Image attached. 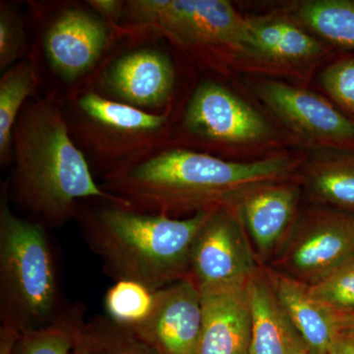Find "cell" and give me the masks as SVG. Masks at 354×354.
Listing matches in <instances>:
<instances>
[{"label":"cell","instance_id":"21","mask_svg":"<svg viewBox=\"0 0 354 354\" xmlns=\"http://www.w3.org/2000/svg\"><path fill=\"white\" fill-rule=\"evenodd\" d=\"M297 17L333 46L354 51V0H309Z\"/></svg>","mask_w":354,"mask_h":354},{"label":"cell","instance_id":"23","mask_svg":"<svg viewBox=\"0 0 354 354\" xmlns=\"http://www.w3.org/2000/svg\"><path fill=\"white\" fill-rule=\"evenodd\" d=\"M88 354H158L129 328L108 316L97 315L84 326Z\"/></svg>","mask_w":354,"mask_h":354},{"label":"cell","instance_id":"19","mask_svg":"<svg viewBox=\"0 0 354 354\" xmlns=\"http://www.w3.org/2000/svg\"><path fill=\"white\" fill-rule=\"evenodd\" d=\"M305 185L320 207L354 215V152L314 160L307 171Z\"/></svg>","mask_w":354,"mask_h":354},{"label":"cell","instance_id":"29","mask_svg":"<svg viewBox=\"0 0 354 354\" xmlns=\"http://www.w3.org/2000/svg\"><path fill=\"white\" fill-rule=\"evenodd\" d=\"M21 332L12 326L1 324L0 326V354H13Z\"/></svg>","mask_w":354,"mask_h":354},{"label":"cell","instance_id":"10","mask_svg":"<svg viewBox=\"0 0 354 354\" xmlns=\"http://www.w3.org/2000/svg\"><path fill=\"white\" fill-rule=\"evenodd\" d=\"M300 187L288 180L255 184L227 203L241 221L258 262L271 265L299 216Z\"/></svg>","mask_w":354,"mask_h":354},{"label":"cell","instance_id":"26","mask_svg":"<svg viewBox=\"0 0 354 354\" xmlns=\"http://www.w3.org/2000/svg\"><path fill=\"white\" fill-rule=\"evenodd\" d=\"M27 44L19 12L6 3L0 9V69L7 70L25 57Z\"/></svg>","mask_w":354,"mask_h":354},{"label":"cell","instance_id":"1","mask_svg":"<svg viewBox=\"0 0 354 354\" xmlns=\"http://www.w3.org/2000/svg\"><path fill=\"white\" fill-rule=\"evenodd\" d=\"M297 167L286 156L232 162L164 145L102 176L101 187L127 209L183 218L223 206L249 186L288 180Z\"/></svg>","mask_w":354,"mask_h":354},{"label":"cell","instance_id":"9","mask_svg":"<svg viewBox=\"0 0 354 354\" xmlns=\"http://www.w3.org/2000/svg\"><path fill=\"white\" fill-rule=\"evenodd\" d=\"M183 130L209 145L259 143L272 136L268 121L250 104L221 84H200L185 109Z\"/></svg>","mask_w":354,"mask_h":354},{"label":"cell","instance_id":"2","mask_svg":"<svg viewBox=\"0 0 354 354\" xmlns=\"http://www.w3.org/2000/svg\"><path fill=\"white\" fill-rule=\"evenodd\" d=\"M13 197L27 218L46 228L75 220L79 205L125 206L93 176L88 158L70 134L64 109L51 97L27 102L12 133Z\"/></svg>","mask_w":354,"mask_h":354},{"label":"cell","instance_id":"32","mask_svg":"<svg viewBox=\"0 0 354 354\" xmlns=\"http://www.w3.org/2000/svg\"><path fill=\"white\" fill-rule=\"evenodd\" d=\"M70 354H88L87 341H86L85 335H84V327L77 335L75 344H74Z\"/></svg>","mask_w":354,"mask_h":354},{"label":"cell","instance_id":"11","mask_svg":"<svg viewBox=\"0 0 354 354\" xmlns=\"http://www.w3.org/2000/svg\"><path fill=\"white\" fill-rule=\"evenodd\" d=\"M115 32L93 9L91 12L80 6L64 7L46 23L44 55L60 78L76 82L97 66Z\"/></svg>","mask_w":354,"mask_h":354},{"label":"cell","instance_id":"18","mask_svg":"<svg viewBox=\"0 0 354 354\" xmlns=\"http://www.w3.org/2000/svg\"><path fill=\"white\" fill-rule=\"evenodd\" d=\"M250 23V57L279 64H295L313 59L325 48L313 37L290 21L281 18H256Z\"/></svg>","mask_w":354,"mask_h":354},{"label":"cell","instance_id":"14","mask_svg":"<svg viewBox=\"0 0 354 354\" xmlns=\"http://www.w3.org/2000/svg\"><path fill=\"white\" fill-rule=\"evenodd\" d=\"M202 319L201 292L187 278L158 290L150 315L129 329L158 354H196Z\"/></svg>","mask_w":354,"mask_h":354},{"label":"cell","instance_id":"15","mask_svg":"<svg viewBox=\"0 0 354 354\" xmlns=\"http://www.w3.org/2000/svg\"><path fill=\"white\" fill-rule=\"evenodd\" d=\"M248 283L199 288L203 319L196 354H250Z\"/></svg>","mask_w":354,"mask_h":354},{"label":"cell","instance_id":"5","mask_svg":"<svg viewBox=\"0 0 354 354\" xmlns=\"http://www.w3.org/2000/svg\"><path fill=\"white\" fill-rule=\"evenodd\" d=\"M70 134L102 176L164 146L171 111L148 113L92 87L74 88L62 104Z\"/></svg>","mask_w":354,"mask_h":354},{"label":"cell","instance_id":"8","mask_svg":"<svg viewBox=\"0 0 354 354\" xmlns=\"http://www.w3.org/2000/svg\"><path fill=\"white\" fill-rule=\"evenodd\" d=\"M261 267L236 214L227 205L212 209L191 248L189 278L199 288L241 285Z\"/></svg>","mask_w":354,"mask_h":354},{"label":"cell","instance_id":"20","mask_svg":"<svg viewBox=\"0 0 354 354\" xmlns=\"http://www.w3.org/2000/svg\"><path fill=\"white\" fill-rule=\"evenodd\" d=\"M39 82L36 59L23 58L4 71L0 79V162L12 158V133L28 97Z\"/></svg>","mask_w":354,"mask_h":354},{"label":"cell","instance_id":"31","mask_svg":"<svg viewBox=\"0 0 354 354\" xmlns=\"http://www.w3.org/2000/svg\"><path fill=\"white\" fill-rule=\"evenodd\" d=\"M337 328L339 335L354 337V313H337Z\"/></svg>","mask_w":354,"mask_h":354},{"label":"cell","instance_id":"22","mask_svg":"<svg viewBox=\"0 0 354 354\" xmlns=\"http://www.w3.org/2000/svg\"><path fill=\"white\" fill-rule=\"evenodd\" d=\"M82 305L69 307L48 325L23 333L13 354L71 353L86 323Z\"/></svg>","mask_w":354,"mask_h":354},{"label":"cell","instance_id":"33","mask_svg":"<svg viewBox=\"0 0 354 354\" xmlns=\"http://www.w3.org/2000/svg\"><path fill=\"white\" fill-rule=\"evenodd\" d=\"M295 354H320L317 353V351H314L310 348L308 344L304 342V339L300 337L299 334H298L297 344H295Z\"/></svg>","mask_w":354,"mask_h":354},{"label":"cell","instance_id":"25","mask_svg":"<svg viewBox=\"0 0 354 354\" xmlns=\"http://www.w3.org/2000/svg\"><path fill=\"white\" fill-rule=\"evenodd\" d=\"M312 297L337 313H354V256L317 285Z\"/></svg>","mask_w":354,"mask_h":354},{"label":"cell","instance_id":"30","mask_svg":"<svg viewBox=\"0 0 354 354\" xmlns=\"http://www.w3.org/2000/svg\"><path fill=\"white\" fill-rule=\"evenodd\" d=\"M328 354H354V337L339 335Z\"/></svg>","mask_w":354,"mask_h":354},{"label":"cell","instance_id":"12","mask_svg":"<svg viewBox=\"0 0 354 354\" xmlns=\"http://www.w3.org/2000/svg\"><path fill=\"white\" fill-rule=\"evenodd\" d=\"M267 108L298 137L312 144L354 152V120L320 95L278 81L256 84Z\"/></svg>","mask_w":354,"mask_h":354},{"label":"cell","instance_id":"16","mask_svg":"<svg viewBox=\"0 0 354 354\" xmlns=\"http://www.w3.org/2000/svg\"><path fill=\"white\" fill-rule=\"evenodd\" d=\"M266 274L274 297L300 337L314 351L328 354L339 337L334 310L312 297L309 286L270 267Z\"/></svg>","mask_w":354,"mask_h":354},{"label":"cell","instance_id":"17","mask_svg":"<svg viewBox=\"0 0 354 354\" xmlns=\"http://www.w3.org/2000/svg\"><path fill=\"white\" fill-rule=\"evenodd\" d=\"M252 316L250 354H295L298 333L274 297L265 267L248 283Z\"/></svg>","mask_w":354,"mask_h":354},{"label":"cell","instance_id":"13","mask_svg":"<svg viewBox=\"0 0 354 354\" xmlns=\"http://www.w3.org/2000/svg\"><path fill=\"white\" fill-rule=\"evenodd\" d=\"M95 92L113 101L148 111L164 108L176 88V70L167 53L141 46L121 53L97 75Z\"/></svg>","mask_w":354,"mask_h":354},{"label":"cell","instance_id":"24","mask_svg":"<svg viewBox=\"0 0 354 354\" xmlns=\"http://www.w3.org/2000/svg\"><path fill=\"white\" fill-rule=\"evenodd\" d=\"M156 292L136 281H115L104 298L106 316L118 325L135 327L150 315Z\"/></svg>","mask_w":354,"mask_h":354},{"label":"cell","instance_id":"28","mask_svg":"<svg viewBox=\"0 0 354 354\" xmlns=\"http://www.w3.org/2000/svg\"><path fill=\"white\" fill-rule=\"evenodd\" d=\"M86 3L95 11L102 19L106 21L114 30L120 29V21L125 17L127 1L120 0H91Z\"/></svg>","mask_w":354,"mask_h":354},{"label":"cell","instance_id":"4","mask_svg":"<svg viewBox=\"0 0 354 354\" xmlns=\"http://www.w3.org/2000/svg\"><path fill=\"white\" fill-rule=\"evenodd\" d=\"M55 258L46 228L11 209L0 196V322L21 334L55 321L60 307Z\"/></svg>","mask_w":354,"mask_h":354},{"label":"cell","instance_id":"3","mask_svg":"<svg viewBox=\"0 0 354 354\" xmlns=\"http://www.w3.org/2000/svg\"><path fill=\"white\" fill-rule=\"evenodd\" d=\"M97 203H81L75 220L114 281H136L158 291L189 278L191 248L212 209L174 218Z\"/></svg>","mask_w":354,"mask_h":354},{"label":"cell","instance_id":"27","mask_svg":"<svg viewBox=\"0 0 354 354\" xmlns=\"http://www.w3.org/2000/svg\"><path fill=\"white\" fill-rule=\"evenodd\" d=\"M321 84L330 97L354 120V55L324 70Z\"/></svg>","mask_w":354,"mask_h":354},{"label":"cell","instance_id":"6","mask_svg":"<svg viewBox=\"0 0 354 354\" xmlns=\"http://www.w3.org/2000/svg\"><path fill=\"white\" fill-rule=\"evenodd\" d=\"M131 34L158 32L183 48H230L250 55L249 19L225 0H131L127 1Z\"/></svg>","mask_w":354,"mask_h":354},{"label":"cell","instance_id":"7","mask_svg":"<svg viewBox=\"0 0 354 354\" xmlns=\"http://www.w3.org/2000/svg\"><path fill=\"white\" fill-rule=\"evenodd\" d=\"M354 256V215L314 207L301 212L272 268L307 286L330 276Z\"/></svg>","mask_w":354,"mask_h":354}]
</instances>
